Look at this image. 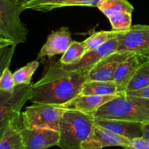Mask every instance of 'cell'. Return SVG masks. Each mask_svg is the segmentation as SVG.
I'll return each mask as SVG.
<instances>
[{
    "instance_id": "cell-18",
    "label": "cell",
    "mask_w": 149,
    "mask_h": 149,
    "mask_svg": "<svg viewBox=\"0 0 149 149\" xmlns=\"http://www.w3.org/2000/svg\"><path fill=\"white\" fill-rule=\"evenodd\" d=\"M15 122L9 125L0 138V149H25L21 135Z\"/></svg>"
},
{
    "instance_id": "cell-24",
    "label": "cell",
    "mask_w": 149,
    "mask_h": 149,
    "mask_svg": "<svg viewBox=\"0 0 149 149\" xmlns=\"http://www.w3.org/2000/svg\"><path fill=\"white\" fill-rule=\"evenodd\" d=\"M132 14L130 13H120L110 15L107 17L113 31H124L128 30L132 26Z\"/></svg>"
},
{
    "instance_id": "cell-15",
    "label": "cell",
    "mask_w": 149,
    "mask_h": 149,
    "mask_svg": "<svg viewBox=\"0 0 149 149\" xmlns=\"http://www.w3.org/2000/svg\"><path fill=\"white\" fill-rule=\"evenodd\" d=\"M100 0H26L20 3L23 10L49 12L55 9L72 6L96 7Z\"/></svg>"
},
{
    "instance_id": "cell-31",
    "label": "cell",
    "mask_w": 149,
    "mask_h": 149,
    "mask_svg": "<svg viewBox=\"0 0 149 149\" xmlns=\"http://www.w3.org/2000/svg\"><path fill=\"white\" fill-rule=\"evenodd\" d=\"M17 1H18L20 3H21V2H23V1H26V0H17Z\"/></svg>"
},
{
    "instance_id": "cell-21",
    "label": "cell",
    "mask_w": 149,
    "mask_h": 149,
    "mask_svg": "<svg viewBox=\"0 0 149 149\" xmlns=\"http://www.w3.org/2000/svg\"><path fill=\"white\" fill-rule=\"evenodd\" d=\"M119 31H101L93 33L90 37L84 41V46L86 47V51L90 52L93 49H96L98 47L101 46L106 42H109L111 39L116 38Z\"/></svg>"
},
{
    "instance_id": "cell-16",
    "label": "cell",
    "mask_w": 149,
    "mask_h": 149,
    "mask_svg": "<svg viewBox=\"0 0 149 149\" xmlns=\"http://www.w3.org/2000/svg\"><path fill=\"white\" fill-rule=\"evenodd\" d=\"M95 124L109 130L118 135L127 138L130 141L143 137V125L139 122H129L119 119H95Z\"/></svg>"
},
{
    "instance_id": "cell-11",
    "label": "cell",
    "mask_w": 149,
    "mask_h": 149,
    "mask_svg": "<svg viewBox=\"0 0 149 149\" xmlns=\"http://www.w3.org/2000/svg\"><path fill=\"white\" fill-rule=\"evenodd\" d=\"M130 141L109 130L95 124L89 138L81 145L82 149H102L105 147L121 146L125 148Z\"/></svg>"
},
{
    "instance_id": "cell-28",
    "label": "cell",
    "mask_w": 149,
    "mask_h": 149,
    "mask_svg": "<svg viewBox=\"0 0 149 149\" xmlns=\"http://www.w3.org/2000/svg\"><path fill=\"white\" fill-rule=\"evenodd\" d=\"M125 95L130 96H135V97H143V98L149 99V85L143 87L142 89L133 91H128L125 93Z\"/></svg>"
},
{
    "instance_id": "cell-19",
    "label": "cell",
    "mask_w": 149,
    "mask_h": 149,
    "mask_svg": "<svg viewBox=\"0 0 149 149\" xmlns=\"http://www.w3.org/2000/svg\"><path fill=\"white\" fill-rule=\"evenodd\" d=\"M96 7L106 17L120 13H132L134 7L128 0H100Z\"/></svg>"
},
{
    "instance_id": "cell-29",
    "label": "cell",
    "mask_w": 149,
    "mask_h": 149,
    "mask_svg": "<svg viewBox=\"0 0 149 149\" xmlns=\"http://www.w3.org/2000/svg\"><path fill=\"white\" fill-rule=\"evenodd\" d=\"M10 45H15L13 42L8 40V39H4V38L0 37V49L6 47L10 46Z\"/></svg>"
},
{
    "instance_id": "cell-27",
    "label": "cell",
    "mask_w": 149,
    "mask_h": 149,
    "mask_svg": "<svg viewBox=\"0 0 149 149\" xmlns=\"http://www.w3.org/2000/svg\"><path fill=\"white\" fill-rule=\"evenodd\" d=\"M125 149H149V140L144 137L134 138L131 140L130 143Z\"/></svg>"
},
{
    "instance_id": "cell-5",
    "label": "cell",
    "mask_w": 149,
    "mask_h": 149,
    "mask_svg": "<svg viewBox=\"0 0 149 149\" xmlns=\"http://www.w3.org/2000/svg\"><path fill=\"white\" fill-rule=\"evenodd\" d=\"M23 11L17 0H0V37L15 46L26 42L29 34V29L20 18Z\"/></svg>"
},
{
    "instance_id": "cell-30",
    "label": "cell",
    "mask_w": 149,
    "mask_h": 149,
    "mask_svg": "<svg viewBox=\"0 0 149 149\" xmlns=\"http://www.w3.org/2000/svg\"><path fill=\"white\" fill-rule=\"evenodd\" d=\"M143 137L149 140V123L143 125Z\"/></svg>"
},
{
    "instance_id": "cell-14",
    "label": "cell",
    "mask_w": 149,
    "mask_h": 149,
    "mask_svg": "<svg viewBox=\"0 0 149 149\" xmlns=\"http://www.w3.org/2000/svg\"><path fill=\"white\" fill-rule=\"evenodd\" d=\"M116 95H78L67 103L57 105L63 109L75 110L93 115L99 108Z\"/></svg>"
},
{
    "instance_id": "cell-22",
    "label": "cell",
    "mask_w": 149,
    "mask_h": 149,
    "mask_svg": "<svg viewBox=\"0 0 149 149\" xmlns=\"http://www.w3.org/2000/svg\"><path fill=\"white\" fill-rule=\"evenodd\" d=\"M148 85H149V61L143 64L136 71L130 81L126 92L140 90Z\"/></svg>"
},
{
    "instance_id": "cell-2",
    "label": "cell",
    "mask_w": 149,
    "mask_h": 149,
    "mask_svg": "<svg viewBox=\"0 0 149 149\" xmlns=\"http://www.w3.org/2000/svg\"><path fill=\"white\" fill-rule=\"evenodd\" d=\"M95 119H119L149 123V99L135 96H116L93 114Z\"/></svg>"
},
{
    "instance_id": "cell-25",
    "label": "cell",
    "mask_w": 149,
    "mask_h": 149,
    "mask_svg": "<svg viewBox=\"0 0 149 149\" xmlns=\"http://www.w3.org/2000/svg\"><path fill=\"white\" fill-rule=\"evenodd\" d=\"M16 46L10 45L0 49V76L4 69L10 67Z\"/></svg>"
},
{
    "instance_id": "cell-10",
    "label": "cell",
    "mask_w": 149,
    "mask_h": 149,
    "mask_svg": "<svg viewBox=\"0 0 149 149\" xmlns=\"http://www.w3.org/2000/svg\"><path fill=\"white\" fill-rule=\"evenodd\" d=\"M132 55V52L116 51L107 55L90 70L87 74V81H113L118 66Z\"/></svg>"
},
{
    "instance_id": "cell-12",
    "label": "cell",
    "mask_w": 149,
    "mask_h": 149,
    "mask_svg": "<svg viewBox=\"0 0 149 149\" xmlns=\"http://www.w3.org/2000/svg\"><path fill=\"white\" fill-rule=\"evenodd\" d=\"M148 61L149 58L146 57L134 54L118 66L113 74V81L118 84L122 94L125 95L127 87L136 71Z\"/></svg>"
},
{
    "instance_id": "cell-8",
    "label": "cell",
    "mask_w": 149,
    "mask_h": 149,
    "mask_svg": "<svg viewBox=\"0 0 149 149\" xmlns=\"http://www.w3.org/2000/svg\"><path fill=\"white\" fill-rule=\"evenodd\" d=\"M118 52H130L149 58V26L135 25L128 30L119 31Z\"/></svg>"
},
{
    "instance_id": "cell-1",
    "label": "cell",
    "mask_w": 149,
    "mask_h": 149,
    "mask_svg": "<svg viewBox=\"0 0 149 149\" xmlns=\"http://www.w3.org/2000/svg\"><path fill=\"white\" fill-rule=\"evenodd\" d=\"M87 74H79L66 76L43 83L32 84L33 103L61 105L67 103L80 94L84 83L87 81Z\"/></svg>"
},
{
    "instance_id": "cell-23",
    "label": "cell",
    "mask_w": 149,
    "mask_h": 149,
    "mask_svg": "<svg viewBox=\"0 0 149 149\" xmlns=\"http://www.w3.org/2000/svg\"><path fill=\"white\" fill-rule=\"evenodd\" d=\"M39 61H33L15 71L13 74L15 85L30 84L32 76L39 67Z\"/></svg>"
},
{
    "instance_id": "cell-17",
    "label": "cell",
    "mask_w": 149,
    "mask_h": 149,
    "mask_svg": "<svg viewBox=\"0 0 149 149\" xmlns=\"http://www.w3.org/2000/svg\"><path fill=\"white\" fill-rule=\"evenodd\" d=\"M80 95H125L119 92L118 84L113 81H87L83 85Z\"/></svg>"
},
{
    "instance_id": "cell-20",
    "label": "cell",
    "mask_w": 149,
    "mask_h": 149,
    "mask_svg": "<svg viewBox=\"0 0 149 149\" xmlns=\"http://www.w3.org/2000/svg\"><path fill=\"white\" fill-rule=\"evenodd\" d=\"M86 53L84 42L72 41L59 61L64 65H69L81 59Z\"/></svg>"
},
{
    "instance_id": "cell-7",
    "label": "cell",
    "mask_w": 149,
    "mask_h": 149,
    "mask_svg": "<svg viewBox=\"0 0 149 149\" xmlns=\"http://www.w3.org/2000/svg\"><path fill=\"white\" fill-rule=\"evenodd\" d=\"M65 109L57 105L34 103L20 113L18 124L26 128H48L59 130V123Z\"/></svg>"
},
{
    "instance_id": "cell-6",
    "label": "cell",
    "mask_w": 149,
    "mask_h": 149,
    "mask_svg": "<svg viewBox=\"0 0 149 149\" xmlns=\"http://www.w3.org/2000/svg\"><path fill=\"white\" fill-rule=\"evenodd\" d=\"M32 84H18L11 92L0 91V138L9 125L20 117L23 106L31 98Z\"/></svg>"
},
{
    "instance_id": "cell-9",
    "label": "cell",
    "mask_w": 149,
    "mask_h": 149,
    "mask_svg": "<svg viewBox=\"0 0 149 149\" xmlns=\"http://www.w3.org/2000/svg\"><path fill=\"white\" fill-rule=\"evenodd\" d=\"M19 118L15 122L21 135L25 149H47L58 145V131L48 128L23 127L18 124Z\"/></svg>"
},
{
    "instance_id": "cell-13",
    "label": "cell",
    "mask_w": 149,
    "mask_h": 149,
    "mask_svg": "<svg viewBox=\"0 0 149 149\" xmlns=\"http://www.w3.org/2000/svg\"><path fill=\"white\" fill-rule=\"evenodd\" d=\"M71 36L68 28L62 27L52 31L40 49L38 58H51L55 55L63 54L71 43Z\"/></svg>"
},
{
    "instance_id": "cell-3",
    "label": "cell",
    "mask_w": 149,
    "mask_h": 149,
    "mask_svg": "<svg viewBox=\"0 0 149 149\" xmlns=\"http://www.w3.org/2000/svg\"><path fill=\"white\" fill-rule=\"evenodd\" d=\"M94 125L93 115L65 109L59 123L58 146L61 149H82L81 145L90 135Z\"/></svg>"
},
{
    "instance_id": "cell-26",
    "label": "cell",
    "mask_w": 149,
    "mask_h": 149,
    "mask_svg": "<svg viewBox=\"0 0 149 149\" xmlns=\"http://www.w3.org/2000/svg\"><path fill=\"white\" fill-rule=\"evenodd\" d=\"M15 86L13 74L9 68H5L0 76V91L11 92L14 90Z\"/></svg>"
},
{
    "instance_id": "cell-4",
    "label": "cell",
    "mask_w": 149,
    "mask_h": 149,
    "mask_svg": "<svg viewBox=\"0 0 149 149\" xmlns=\"http://www.w3.org/2000/svg\"><path fill=\"white\" fill-rule=\"evenodd\" d=\"M117 47V38H114L96 49L87 52L81 59L74 63L64 65L58 61L51 65L47 71L36 82H46L74 74H89L90 70L103 58L116 52Z\"/></svg>"
}]
</instances>
